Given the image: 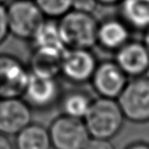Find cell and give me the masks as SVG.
Listing matches in <instances>:
<instances>
[{
	"mask_svg": "<svg viewBox=\"0 0 149 149\" xmlns=\"http://www.w3.org/2000/svg\"><path fill=\"white\" fill-rule=\"evenodd\" d=\"M118 6L119 17L132 31L144 32L149 27V0H123Z\"/></svg>",
	"mask_w": 149,
	"mask_h": 149,
	"instance_id": "5bb4252c",
	"label": "cell"
},
{
	"mask_svg": "<svg viewBox=\"0 0 149 149\" xmlns=\"http://www.w3.org/2000/svg\"><path fill=\"white\" fill-rule=\"evenodd\" d=\"M62 95V85L58 77H43L30 74L22 98L31 109L46 111L59 105Z\"/></svg>",
	"mask_w": 149,
	"mask_h": 149,
	"instance_id": "8992f818",
	"label": "cell"
},
{
	"mask_svg": "<svg viewBox=\"0 0 149 149\" xmlns=\"http://www.w3.org/2000/svg\"><path fill=\"white\" fill-rule=\"evenodd\" d=\"M62 53L33 48L28 64L31 74L43 77H58L61 74Z\"/></svg>",
	"mask_w": 149,
	"mask_h": 149,
	"instance_id": "4fadbf2b",
	"label": "cell"
},
{
	"mask_svg": "<svg viewBox=\"0 0 149 149\" xmlns=\"http://www.w3.org/2000/svg\"><path fill=\"white\" fill-rule=\"evenodd\" d=\"M0 149H13V146L9 137L1 133H0Z\"/></svg>",
	"mask_w": 149,
	"mask_h": 149,
	"instance_id": "603a6c76",
	"label": "cell"
},
{
	"mask_svg": "<svg viewBox=\"0 0 149 149\" xmlns=\"http://www.w3.org/2000/svg\"><path fill=\"white\" fill-rule=\"evenodd\" d=\"M99 61L91 49H66L62 55L61 76L74 85L90 82Z\"/></svg>",
	"mask_w": 149,
	"mask_h": 149,
	"instance_id": "52a82bcc",
	"label": "cell"
},
{
	"mask_svg": "<svg viewBox=\"0 0 149 149\" xmlns=\"http://www.w3.org/2000/svg\"><path fill=\"white\" fill-rule=\"evenodd\" d=\"M128 80L114 60H107L98 63L89 83L99 97L117 100Z\"/></svg>",
	"mask_w": 149,
	"mask_h": 149,
	"instance_id": "9c48e42d",
	"label": "cell"
},
{
	"mask_svg": "<svg viewBox=\"0 0 149 149\" xmlns=\"http://www.w3.org/2000/svg\"><path fill=\"white\" fill-rule=\"evenodd\" d=\"M7 8L10 35L22 41H31L46 17L34 0H13Z\"/></svg>",
	"mask_w": 149,
	"mask_h": 149,
	"instance_id": "3957f363",
	"label": "cell"
},
{
	"mask_svg": "<svg viewBox=\"0 0 149 149\" xmlns=\"http://www.w3.org/2000/svg\"><path fill=\"white\" fill-rule=\"evenodd\" d=\"M48 129L52 149H85L91 138L84 120L64 114L53 119Z\"/></svg>",
	"mask_w": 149,
	"mask_h": 149,
	"instance_id": "5b68a950",
	"label": "cell"
},
{
	"mask_svg": "<svg viewBox=\"0 0 149 149\" xmlns=\"http://www.w3.org/2000/svg\"><path fill=\"white\" fill-rule=\"evenodd\" d=\"M144 77H146L147 78H149V68H148V70H147V72H146V74H145V76Z\"/></svg>",
	"mask_w": 149,
	"mask_h": 149,
	"instance_id": "4316f807",
	"label": "cell"
},
{
	"mask_svg": "<svg viewBox=\"0 0 149 149\" xmlns=\"http://www.w3.org/2000/svg\"><path fill=\"white\" fill-rule=\"evenodd\" d=\"M10 35L9 26L7 19V8L0 4V45H3Z\"/></svg>",
	"mask_w": 149,
	"mask_h": 149,
	"instance_id": "ffe728a7",
	"label": "cell"
},
{
	"mask_svg": "<svg viewBox=\"0 0 149 149\" xmlns=\"http://www.w3.org/2000/svg\"><path fill=\"white\" fill-rule=\"evenodd\" d=\"M99 4L96 0H73L72 10L85 13L93 14Z\"/></svg>",
	"mask_w": 149,
	"mask_h": 149,
	"instance_id": "d6986e66",
	"label": "cell"
},
{
	"mask_svg": "<svg viewBox=\"0 0 149 149\" xmlns=\"http://www.w3.org/2000/svg\"><path fill=\"white\" fill-rule=\"evenodd\" d=\"M96 1L101 6L112 7V6H118L123 0H96Z\"/></svg>",
	"mask_w": 149,
	"mask_h": 149,
	"instance_id": "cb8c5ba5",
	"label": "cell"
},
{
	"mask_svg": "<svg viewBox=\"0 0 149 149\" xmlns=\"http://www.w3.org/2000/svg\"><path fill=\"white\" fill-rule=\"evenodd\" d=\"M124 149H149V143L144 141H136L129 143Z\"/></svg>",
	"mask_w": 149,
	"mask_h": 149,
	"instance_id": "7402d4cb",
	"label": "cell"
},
{
	"mask_svg": "<svg viewBox=\"0 0 149 149\" xmlns=\"http://www.w3.org/2000/svg\"><path fill=\"white\" fill-rule=\"evenodd\" d=\"M16 149H52L49 129L43 125L31 123L15 135Z\"/></svg>",
	"mask_w": 149,
	"mask_h": 149,
	"instance_id": "2e32d148",
	"label": "cell"
},
{
	"mask_svg": "<svg viewBox=\"0 0 149 149\" xmlns=\"http://www.w3.org/2000/svg\"><path fill=\"white\" fill-rule=\"evenodd\" d=\"M85 149H116L110 140L90 138Z\"/></svg>",
	"mask_w": 149,
	"mask_h": 149,
	"instance_id": "44dd1931",
	"label": "cell"
},
{
	"mask_svg": "<svg viewBox=\"0 0 149 149\" xmlns=\"http://www.w3.org/2000/svg\"><path fill=\"white\" fill-rule=\"evenodd\" d=\"M132 30L120 17H108L99 21L97 45L107 52H116L131 40Z\"/></svg>",
	"mask_w": 149,
	"mask_h": 149,
	"instance_id": "7c38bea8",
	"label": "cell"
},
{
	"mask_svg": "<svg viewBox=\"0 0 149 149\" xmlns=\"http://www.w3.org/2000/svg\"><path fill=\"white\" fill-rule=\"evenodd\" d=\"M30 42L33 48L37 49L55 51L62 54L66 49L62 40L57 20L52 19H46Z\"/></svg>",
	"mask_w": 149,
	"mask_h": 149,
	"instance_id": "9a60e30c",
	"label": "cell"
},
{
	"mask_svg": "<svg viewBox=\"0 0 149 149\" xmlns=\"http://www.w3.org/2000/svg\"><path fill=\"white\" fill-rule=\"evenodd\" d=\"M47 19L59 20L72 10L73 0H34Z\"/></svg>",
	"mask_w": 149,
	"mask_h": 149,
	"instance_id": "ac0fdd59",
	"label": "cell"
},
{
	"mask_svg": "<svg viewBox=\"0 0 149 149\" xmlns=\"http://www.w3.org/2000/svg\"><path fill=\"white\" fill-rule=\"evenodd\" d=\"M11 0H0V4H3V5H5L6 3L10 2Z\"/></svg>",
	"mask_w": 149,
	"mask_h": 149,
	"instance_id": "484cf974",
	"label": "cell"
},
{
	"mask_svg": "<svg viewBox=\"0 0 149 149\" xmlns=\"http://www.w3.org/2000/svg\"><path fill=\"white\" fill-rule=\"evenodd\" d=\"M57 23L66 49H92L97 45L99 21L94 14L71 10Z\"/></svg>",
	"mask_w": 149,
	"mask_h": 149,
	"instance_id": "7a4b0ae2",
	"label": "cell"
},
{
	"mask_svg": "<svg viewBox=\"0 0 149 149\" xmlns=\"http://www.w3.org/2000/svg\"><path fill=\"white\" fill-rule=\"evenodd\" d=\"M30 77L28 65L9 53H0V98L22 97Z\"/></svg>",
	"mask_w": 149,
	"mask_h": 149,
	"instance_id": "ba28073f",
	"label": "cell"
},
{
	"mask_svg": "<svg viewBox=\"0 0 149 149\" xmlns=\"http://www.w3.org/2000/svg\"><path fill=\"white\" fill-rule=\"evenodd\" d=\"M114 61L128 77H143L149 68V51L143 41L130 40L116 51Z\"/></svg>",
	"mask_w": 149,
	"mask_h": 149,
	"instance_id": "8fae6325",
	"label": "cell"
},
{
	"mask_svg": "<svg viewBox=\"0 0 149 149\" xmlns=\"http://www.w3.org/2000/svg\"><path fill=\"white\" fill-rule=\"evenodd\" d=\"M117 101L125 120L135 124L149 123V78L143 76L128 80Z\"/></svg>",
	"mask_w": 149,
	"mask_h": 149,
	"instance_id": "277c9868",
	"label": "cell"
},
{
	"mask_svg": "<svg viewBox=\"0 0 149 149\" xmlns=\"http://www.w3.org/2000/svg\"><path fill=\"white\" fill-rule=\"evenodd\" d=\"M143 42H144V45L147 47L149 51V27L143 32Z\"/></svg>",
	"mask_w": 149,
	"mask_h": 149,
	"instance_id": "d4e9b609",
	"label": "cell"
},
{
	"mask_svg": "<svg viewBox=\"0 0 149 149\" xmlns=\"http://www.w3.org/2000/svg\"><path fill=\"white\" fill-rule=\"evenodd\" d=\"M32 123V109L22 97L0 98V133L15 136Z\"/></svg>",
	"mask_w": 149,
	"mask_h": 149,
	"instance_id": "30bf717a",
	"label": "cell"
},
{
	"mask_svg": "<svg viewBox=\"0 0 149 149\" xmlns=\"http://www.w3.org/2000/svg\"><path fill=\"white\" fill-rule=\"evenodd\" d=\"M124 116L116 99H93L84 122L91 138L111 140L124 127Z\"/></svg>",
	"mask_w": 149,
	"mask_h": 149,
	"instance_id": "6da1fadb",
	"label": "cell"
},
{
	"mask_svg": "<svg viewBox=\"0 0 149 149\" xmlns=\"http://www.w3.org/2000/svg\"><path fill=\"white\" fill-rule=\"evenodd\" d=\"M94 98L85 91L72 90L63 93L59 106L62 114L84 120Z\"/></svg>",
	"mask_w": 149,
	"mask_h": 149,
	"instance_id": "e0dca14e",
	"label": "cell"
}]
</instances>
